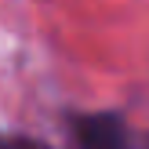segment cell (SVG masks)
<instances>
[{"label": "cell", "instance_id": "1", "mask_svg": "<svg viewBox=\"0 0 149 149\" xmlns=\"http://www.w3.org/2000/svg\"><path fill=\"white\" fill-rule=\"evenodd\" d=\"M80 149H127V124L116 113H87L73 116Z\"/></svg>", "mask_w": 149, "mask_h": 149}, {"label": "cell", "instance_id": "2", "mask_svg": "<svg viewBox=\"0 0 149 149\" xmlns=\"http://www.w3.org/2000/svg\"><path fill=\"white\" fill-rule=\"evenodd\" d=\"M0 149H51V146L36 142V138H26V135H4L0 131Z\"/></svg>", "mask_w": 149, "mask_h": 149}, {"label": "cell", "instance_id": "3", "mask_svg": "<svg viewBox=\"0 0 149 149\" xmlns=\"http://www.w3.org/2000/svg\"><path fill=\"white\" fill-rule=\"evenodd\" d=\"M138 149H149V138H146V142H142V146H138Z\"/></svg>", "mask_w": 149, "mask_h": 149}]
</instances>
